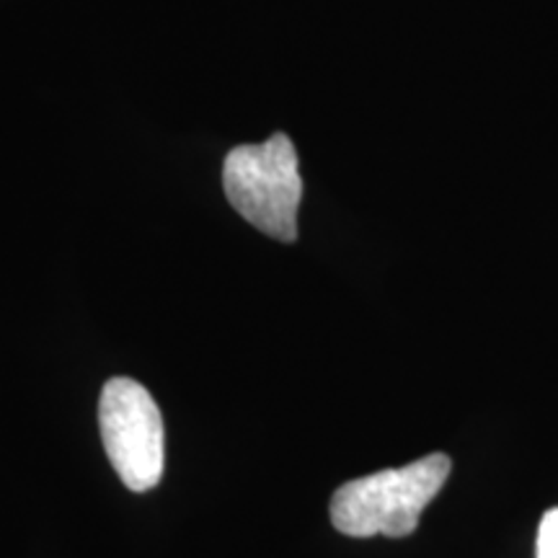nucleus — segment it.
<instances>
[{
    "label": "nucleus",
    "mask_w": 558,
    "mask_h": 558,
    "mask_svg": "<svg viewBox=\"0 0 558 558\" xmlns=\"http://www.w3.org/2000/svg\"><path fill=\"white\" fill-rule=\"evenodd\" d=\"M450 458L432 452L403 465L347 481L331 497V522L349 538H407L450 476Z\"/></svg>",
    "instance_id": "f257e3e1"
},
{
    "label": "nucleus",
    "mask_w": 558,
    "mask_h": 558,
    "mask_svg": "<svg viewBox=\"0 0 558 558\" xmlns=\"http://www.w3.org/2000/svg\"><path fill=\"white\" fill-rule=\"evenodd\" d=\"M222 190L235 213L269 239H298L303 177L292 140L277 132L264 143L239 145L222 163Z\"/></svg>",
    "instance_id": "f03ea898"
},
{
    "label": "nucleus",
    "mask_w": 558,
    "mask_h": 558,
    "mask_svg": "<svg viewBox=\"0 0 558 558\" xmlns=\"http://www.w3.org/2000/svg\"><path fill=\"white\" fill-rule=\"evenodd\" d=\"M101 439L111 469L130 492H150L163 476V416L148 388L111 378L99 401Z\"/></svg>",
    "instance_id": "7ed1b4c3"
},
{
    "label": "nucleus",
    "mask_w": 558,
    "mask_h": 558,
    "mask_svg": "<svg viewBox=\"0 0 558 558\" xmlns=\"http://www.w3.org/2000/svg\"><path fill=\"white\" fill-rule=\"evenodd\" d=\"M535 558H558V509L543 514Z\"/></svg>",
    "instance_id": "20e7f679"
}]
</instances>
